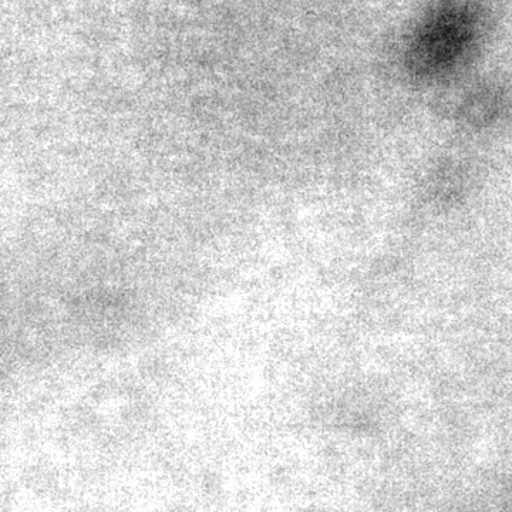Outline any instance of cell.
<instances>
[{
  "label": "cell",
  "instance_id": "6da1fadb",
  "mask_svg": "<svg viewBox=\"0 0 512 512\" xmlns=\"http://www.w3.org/2000/svg\"><path fill=\"white\" fill-rule=\"evenodd\" d=\"M474 18L466 0H444L417 29L410 45V70L420 79L450 72L466 56L473 40Z\"/></svg>",
  "mask_w": 512,
  "mask_h": 512
}]
</instances>
